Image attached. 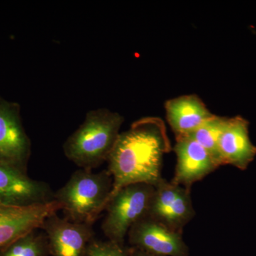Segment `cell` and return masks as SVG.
Instances as JSON below:
<instances>
[{
    "label": "cell",
    "mask_w": 256,
    "mask_h": 256,
    "mask_svg": "<svg viewBox=\"0 0 256 256\" xmlns=\"http://www.w3.org/2000/svg\"><path fill=\"white\" fill-rule=\"evenodd\" d=\"M171 150L164 121L160 118H143L120 133L107 160L108 170L114 180L108 203L128 185L158 186L164 180L163 158Z\"/></svg>",
    "instance_id": "6da1fadb"
},
{
    "label": "cell",
    "mask_w": 256,
    "mask_h": 256,
    "mask_svg": "<svg viewBox=\"0 0 256 256\" xmlns=\"http://www.w3.org/2000/svg\"><path fill=\"white\" fill-rule=\"evenodd\" d=\"M86 256H130L127 248L108 240L94 239L88 248Z\"/></svg>",
    "instance_id": "2e32d148"
},
{
    "label": "cell",
    "mask_w": 256,
    "mask_h": 256,
    "mask_svg": "<svg viewBox=\"0 0 256 256\" xmlns=\"http://www.w3.org/2000/svg\"><path fill=\"white\" fill-rule=\"evenodd\" d=\"M108 170L98 173L80 169L54 193L65 217L77 223L92 225L106 210L112 190Z\"/></svg>",
    "instance_id": "3957f363"
},
{
    "label": "cell",
    "mask_w": 256,
    "mask_h": 256,
    "mask_svg": "<svg viewBox=\"0 0 256 256\" xmlns=\"http://www.w3.org/2000/svg\"><path fill=\"white\" fill-rule=\"evenodd\" d=\"M130 247L159 256H190L182 233L174 232L146 216L138 220L128 234Z\"/></svg>",
    "instance_id": "52a82bcc"
},
{
    "label": "cell",
    "mask_w": 256,
    "mask_h": 256,
    "mask_svg": "<svg viewBox=\"0 0 256 256\" xmlns=\"http://www.w3.org/2000/svg\"><path fill=\"white\" fill-rule=\"evenodd\" d=\"M195 214L191 190L164 178L156 186L148 216L171 230L183 233L185 226Z\"/></svg>",
    "instance_id": "8992f818"
},
{
    "label": "cell",
    "mask_w": 256,
    "mask_h": 256,
    "mask_svg": "<svg viewBox=\"0 0 256 256\" xmlns=\"http://www.w3.org/2000/svg\"><path fill=\"white\" fill-rule=\"evenodd\" d=\"M220 163L246 170L255 160L256 146L249 136V122L242 116L227 118L218 140Z\"/></svg>",
    "instance_id": "7c38bea8"
},
{
    "label": "cell",
    "mask_w": 256,
    "mask_h": 256,
    "mask_svg": "<svg viewBox=\"0 0 256 256\" xmlns=\"http://www.w3.org/2000/svg\"><path fill=\"white\" fill-rule=\"evenodd\" d=\"M166 120L175 136H188L214 114L196 95H185L165 102Z\"/></svg>",
    "instance_id": "4fadbf2b"
},
{
    "label": "cell",
    "mask_w": 256,
    "mask_h": 256,
    "mask_svg": "<svg viewBox=\"0 0 256 256\" xmlns=\"http://www.w3.org/2000/svg\"><path fill=\"white\" fill-rule=\"evenodd\" d=\"M226 120V117L214 114L210 118L188 134L203 146L220 166L222 165L218 153V140Z\"/></svg>",
    "instance_id": "9a60e30c"
},
{
    "label": "cell",
    "mask_w": 256,
    "mask_h": 256,
    "mask_svg": "<svg viewBox=\"0 0 256 256\" xmlns=\"http://www.w3.org/2000/svg\"><path fill=\"white\" fill-rule=\"evenodd\" d=\"M154 188L146 184H134L121 188L111 198L101 226L108 240L124 247L130 229L148 216Z\"/></svg>",
    "instance_id": "277c9868"
},
{
    "label": "cell",
    "mask_w": 256,
    "mask_h": 256,
    "mask_svg": "<svg viewBox=\"0 0 256 256\" xmlns=\"http://www.w3.org/2000/svg\"><path fill=\"white\" fill-rule=\"evenodd\" d=\"M48 242L44 232L38 228L25 234L0 249V256H48Z\"/></svg>",
    "instance_id": "5bb4252c"
},
{
    "label": "cell",
    "mask_w": 256,
    "mask_h": 256,
    "mask_svg": "<svg viewBox=\"0 0 256 256\" xmlns=\"http://www.w3.org/2000/svg\"><path fill=\"white\" fill-rule=\"evenodd\" d=\"M40 229L46 235L52 256H86L88 248L95 239L92 225L62 218L57 213L50 216Z\"/></svg>",
    "instance_id": "ba28073f"
},
{
    "label": "cell",
    "mask_w": 256,
    "mask_h": 256,
    "mask_svg": "<svg viewBox=\"0 0 256 256\" xmlns=\"http://www.w3.org/2000/svg\"><path fill=\"white\" fill-rule=\"evenodd\" d=\"M54 200V192L50 185L0 163V203L30 206L44 204Z\"/></svg>",
    "instance_id": "9c48e42d"
},
{
    "label": "cell",
    "mask_w": 256,
    "mask_h": 256,
    "mask_svg": "<svg viewBox=\"0 0 256 256\" xmlns=\"http://www.w3.org/2000/svg\"><path fill=\"white\" fill-rule=\"evenodd\" d=\"M176 156L174 178L171 182L191 190L192 185L220 168L210 153L190 136L176 138L173 148Z\"/></svg>",
    "instance_id": "8fae6325"
},
{
    "label": "cell",
    "mask_w": 256,
    "mask_h": 256,
    "mask_svg": "<svg viewBox=\"0 0 256 256\" xmlns=\"http://www.w3.org/2000/svg\"><path fill=\"white\" fill-rule=\"evenodd\" d=\"M124 116L107 108L88 111L82 124L64 142V154L80 169L107 162L117 142Z\"/></svg>",
    "instance_id": "7a4b0ae2"
},
{
    "label": "cell",
    "mask_w": 256,
    "mask_h": 256,
    "mask_svg": "<svg viewBox=\"0 0 256 256\" xmlns=\"http://www.w3.org/2000/svg\"><path fill=\"white\" fill-rule=\"evenodd\" d=\"M31 142L25 132L20 106L0 97V163L28 174Z\"/></svg>",
    "instance_id": "5b68a950"
},
{
    "label": "cell",
    "mask_w": 256,
    "mask_h": 256,
    "mask_svg": "<svg viewBox=\"0 0 256 256\" xmlns=\"http://www.w3.org/2000/svg\"><path fill=\"white\" fill-rule=\"evenodd\" d=\"M127 250L130 256H159L148 254V252H143V250H139V249L133 247L128 248Z\"/></svg>",
    "instance_id": "e0dca14e"
},
{
    "label": "cell",
    "mask_w": 256,
    "mask_h": 256,
    "mask_svg": "<svg viewBox=\"0 0 256 256\" xmlns=\"http://www.w3.org/2000/svg\"><path fill=\"white\" fill-rule=\"evenodd\" d=\"M62 210L54 200L44 204L14 206L0 203V249L32 230L41 228L50 216Z\"/></svg>",
    "instance_id": "30bf717a"
}]
</instances>
